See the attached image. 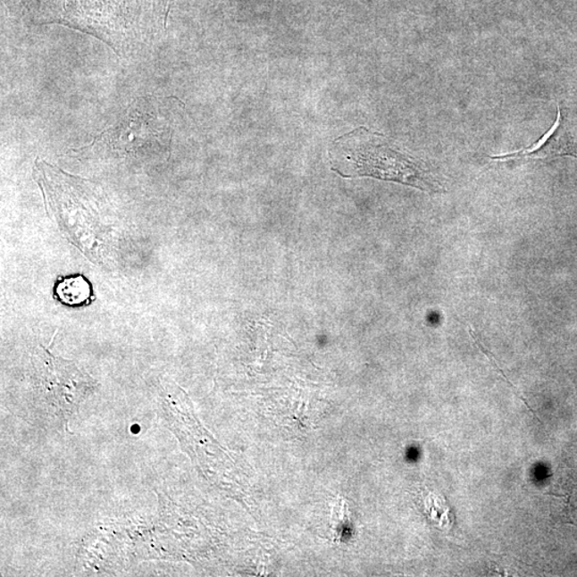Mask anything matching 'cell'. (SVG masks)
Segmentation results:
<instances>
[{
	"label": "cell",
	"mask_w": 577,
	"mask_h": 577,
	"mask_svg": "<svg viewBox=\"0 0 577 577\" xmlns=\"http://www.w3.org/2000/svg\"><path fill=\"white\" fill-rule=\"evenodd\" d=\"M331 160V170L341 177H372L428 193L445 190L422 162L397 149L384 135L370 132L366 128H359L337 139Z\"/></svg>",
	"instance_id": "cell-1"
},
{
	"label": "cell",
	"mask_w": 577,
	"mask_h": 577,
	"mask_svg": "<svg viewBox=\"0 0 577 577\" xmlns=\"http://www.w3.org/2000/svg\"><path fill=\"white\" fill-rule=\"evenodd\" d=\"M171 135L165 105L144 99L135 102L116 124L103 130L88 146L116 157L149 160L168 151Z\"/></svg>",
	"instance_id": "cell-2"
},
{
	"label": "cell",
	"mask_w": 577,
	"mask_h": 577,
	"mask_svg": "<svg viewBox=\"0 0 577 577\" xmlns=\"http://www.w3.org/2000/svg\"><path fill=\"white\" fill-rule=\"evenodd\" d=\"M38 393L54 415L68 428L71 417L96 388V382L73 362L39 346L32 354Z\"/></svg>",
	"instance_id": "cell-3"
},
{
	"label": "cell",
	"mask_w": 577,
	"mask_h": 577,
	"mask_svg": "<svg viewBox=\"0 0 577 577\" xmlns=\"http://www.w3.org/2000/svg\"><path fill=\"white\" fill-rule=\"evenodd\" d=\"M571 155L577 159V146L563 130L562 108L558 105L557 118L553 127L536 144L507 155L489 156L493 161L542 160L549 156Z\"/></svg>",
	"instance_id": "cell-4"
},
{
	"label": "cell",
	"mask_w": 577,
	"mask_h": 577,
	"mask_svg": "<svg viewBox=\"0 0 577 577\" xmlns=\"http://www.w3.org/2000/svg\"><path fill=\"white\" fill-rule=\"evenodd\" d=\"M54 293L60 303L71 307L88 305L94 297L90 281L79 274L59 280Z\"/></svg>",
	"instance_id": "cell-5"
},
{
	"label": "cell",
	"mask_w": 577,
	"mask_h": 577,
	"mask_svg": "<svg viewBox=\"0 0 577 577\" xmlns=\"http://www.w3.org/2000/svg\"><path fill=\"white\" fill-rule=\"evenodd\" d=\"M171 3V0H167V7H166V13H165V29L167 27L168 14H170Z\"/></svg>",
	"instance_id": "cell-6"
}]
</instances>
